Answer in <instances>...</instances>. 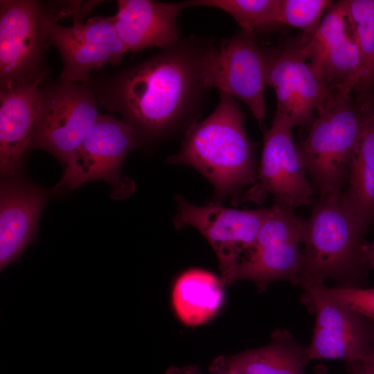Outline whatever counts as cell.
Segmentation results:
<instances>
[{
    "instance_id": "obj_1",
    "label": "cell",
    "mask_w": 374,
    "mask_h": 374,
    "mask_svg": "<svg viewBox=\"0 0 374 374\" xmlns=\"http://www.w3.org/2000/svg\"><path fill=\"white\" fill-rule=\"evenodd\" d=\"M215 44L197 37L180 39L130 66L91 79L98 104L118 113L141 145L186 130L208 90L206 70Z\"/></svg>"
},
{
    "instance_id": "obj_2",
    "label": "cell",
    "mask_w": 374,
    "mask_h": 374,
    "mask_svg": "<svg viewBox=\"0 0 374 374\" xmlns=\"http://www.w3.org/2000/svg\"><path fill=\"white\" fill-rule=\"evenodd\" d=\"M244 114L231 96L220 92L213 112L184 132L179 150L167 158L170 164L189 166L214 188L212 202L232 204L255 182L256 146L248 136Z\"/></svg>"
},
{
    "instance_id": "obj_3",
    "label": "cell",
    "mask_w": 374,
    "mask_h": 374,
    "mask_svg": "<svg viewBox=\"0 0 374 374\" xmlns=\"http://www.w3.org/2000/svg\"><path fill=\"white\" fill-rule=\"evenodd\" d=\"M368 227L341 191L319 197L303 220L299 285L333 280L337 287H363L370 269L363 250Z\"/></svg>"
},
{
    "instance_id": "obj_4",
    "label": "cell",
    "mask_w": 374,
    "mask_h": 374,
    "mask_svg": "<svg viewBox=\"0 0 374 374\" xmlns=\"http://www.w3.org/2000/svg\"><path fill=\"white\" fill-rule=\"evenodd\" d=\"M81 1H0V91L42 84L51 69L48 27L82 10Z\"/></svg>"
},
{
    "instance_id": "obj_5",
    "label": "cell",
    "mask_w": 374,
    "mask_h": 374,
    "mask_svg": "<svg viewBox=\"0 0 374 374\" xmlns=\"http://www.w3.org/2000/svg\"><path fill=\"white\" fill-rule=\"evenodd\" d=\"M347 89L331 91L306 137L297 145L301 162L319 197L341 192L364 112Z\"/></svg>"
},
{
    "instance_id": "obj_6",
    "label": "cell",
    "mask_w": 374,
    "mask_h": 374,
    "mask_svg": "<svg viewBox=\"0 0 374 374\" xmlns=\"http://www.w3.org/2000/svg\"><path fill=\"white\" fill-rule=\"evenodd\" d=\"M98 104L89 85L44 80L30 150L47 151L64 168L99 116Z\"/></svg>"
},
{
    "instance_id": "obj_7",
    "label": "cell",
    "mask_w": 374,
    "mask_h": 374,
    "mask_svg": "<svg viewBox=\"0 0 374 374\" xmlns=\"http://www.w3.org/2000/svg\"><path fill=\"white\" fill-rule=\"evenodd\" d=\"M175 227L190 226L200 232L216 255L223 285L235 282L241 254L252 249L271 207L241 210L212 202L198 206L179 194L175 195Z\"/></svg>"
},
{
    "instance_id": "obj_8",
    "label": "cell",
    "mask_w": 374,
    "mask_h": 374,
    "mask_svg": "<svg viewBox=\"0 0 374 374\" xmlns=\"http://www.w3.org/2000/svg\"><path fill=\"white\" fill-rule=\"evenodd\" d=\"M292 130L285 121L275 116L271 127L263 129V145L255 182L233 205L248 202L260 204L269 195L274 197L275 204L294 210L312 204L315 190L307 177Z\"/></svg>"
},
{
    "instance_id": "obj_9",
    "label": "cell",
    "mask_w": 374,
    "mask_h": 374,
    "mask_svg": "<svg viewBox=\"0 0 374 374\" xmlns=\"http://www.w3.org/2000/svg\"><path fill=\"white\" fill-rule=\"evenodd\" d=\"M140 145L139 136L125 121L99 114L55 190L71 191L85 182L103 180L111 185L114 195L124 196L132 186L123 183L121 168L130 152Z\"/></svg>"
},
{
    "instance_id": "obj_10",
    "label": "cell",
    "mask_w": 374,
    "mask_h": 374,
    "mask_svg": "<svg viewBox=\"0 0 374 374\" xmlns=\"http://www.w3.org/2000/svg\"><path fill=\"white\" fill-rule=\"evenodd\" d=\"M303 220L294 209L271 206L252 249L239 262L235 281H251L260 292L276 281L299 285Z\"/></svg>"
},
{
    "instance_id": "obj_11",
    "label": "cell",
    "mask_w": 374,
    "mask_h": 374,
    "mask_svg": "<svg viewBox=\"0 0 374 374\" xmlns=\"http://www.w3.org/2000/svg\"><path fill=\"white\" fill-rule=\"evenodd\" d=\"M269 53L258 43L254 32L241 29L215 45L206 70V84L242 101L261 123L266 114Z\"/></svg>"
},
{
    "instance_id": "obj_12",
    "label": "cell",
    "mask_w": 374,
    "mask_h": 374,
    "mask_svg": "<svg viewBox=\"0 0 374 374\" xmlns=\"http://www.w3.org/2000/svg\"><path fill=\"white\" fill-rule=\"evenodd\" d=\"M301 301L315 315L310 361L337 359L349 366L374 352V321L302 287Z\"/></svg>"
},
{
    "instance_id": "obj_13",
    "label": "cell",
    "mask_w": 374,
    "mask_h": 374,
    "mask_svg": "<svg viewBox=\"0 0 374 374\" xmlns=\"http://www.w3.org/2000/svg\"><path fill=\"white\" fill-rule=\"evenodd\" d=\"M80 19V15H73L71 27L51 24L48 36L63 62L58 80L89 86L93 70L105 65L118 66L128 51L118 34L113 16L93 17L84 24Z\"/></svg>"
},
{
    "instance_id": "obj_14",
    "label": "cell",
    "mask_w": 374,
    "mask_h": 374,
    "mask_svg": "<svg viewBox=\"0 0 374 374\" xmlns=\"http://www.w3.org/2000/svg\"><path fill=\"white\" fill-rule=\"evenodd\" d=\"M301 49L329 91H354L360 78L359 49L344 0L332 3L317 28L299 39Z\"/></svg>"
},
{
    "instance_id": "obj_15",
    "label": "cell",
    "mask_w": 374,
    "mask_h": 374,
    "mask_svg": "<svg viewBox=\"0 0 374 374\" xmlns=\"http://www.w3.org/2000/svg\"><path fill=\"white\" fill-rule=\"evenodd\" d=\"M267 86L276 94L274 116L293 128L310 125L330 92L303 54L299 39L269 53Z\"/></svg>"
},
{
    "instance_id": "obj_16",
    "label": "cell",
    "mask_w": 374,
    "mask_h": 374,
    "mask_svg": "<svg viewBox=\"0 0 374 374\" xmlns=\"http://www.w3.org/2000/svg\"><path fill=\"white\" fill-rule=\"evenodd\" d=\"M44 189L19 176L1 179L0 269L15 261L35 240L40 215L48 200Z\"/></svg>"
},
{
    "instance_id": "obj_17",
    "label": "cell",
    "mask_w": 374,
    "mask_h": 374,
    "mask_svg": "<svg viewBox=\"0 0 374 374\" xmlns=\"http://www.w3.org/2000/svg\"><path fill=\"white\" fill-rule=\"evenodd\" d=\"M41 84L0 91V171L2 179L17 177L30 151Z\"/></svg>"
},
{
    "instance_id": "obj_18",
    "label": "cell",
    "mask_w": 374,
    "mask_h": 374,
    "mask_svg": "<svg viewBox=\"0 0 374 374\" xmlns=\"http://www.w3.org/2000/svg\"><path fill=\"white\" fill-rule=\"evenodd\" d=\"M113 16L118 34L128 51L134 53L146 48L160 49L174 45L181 39L177 24L184 1L119 0Z\"/></svg>"
},
{
    "instance_id": "obj_19",
    "label": "cell",
    "mask_w": 374,
    "mask_h": 374,
    "mask_svg": "<svg viewBox=\"0 0 374 374\" xmlns=\"http://www.w3.org/2000/svg\"><path fill=\"white\" fill-rule=\"evenodd\" d=\"M310 362L307 346L286 329L277 328L267 345L231 355H220L210 366L213 374L233 371L240 374H305Z\"/></svg>"
},
{
    "instance_id": "obj_20",
    "label": "cell",
    "mask_w": 374,
    "mask_h": 374,
    "mask_svg": "<svg viewBox=\"0 0 374 374\" xmlns=\"http://www.w3.org/2000/svg\"><path fill=\"white\" fill-rule=\"evenodd\" d=\"M221 279L201 268L183 271L175 280L172 290V305L182 323L197 326L211 320L224 302Z\"/></svg>"
},
{
    "instance_id": "obj_21",
    "label": "cell",
    "mask_w": 374,
    "mask_h": 374,
    "mask_svg": "<svg viewBox=\"0 0 374 374\" xmlns=\"http://www.w3.org/2000/svg\"><path fill=\"white\" fill-rule=\"evenodd\" d=\"M345 202L369 226L374 223V109L364 112L349 163Z\"/></svg>"
},
{
    "instance_id": "obj_22",
    "label": "cell",
    "mask_w": 374,
    "mask_h": 374,
    "mask_svg": "<svg viewBox=\"0 0 374 374\" xmlns=\"http://www.w3.org/2000/svg\"><path fill=\"white\" fill-rule=\"evenodd\" d=\"M346 15L362 60L359 80L354 89L362 111L371 108L374 80V0H344Z\"/></svg>"
},
{
    "instance_id": "obj_23",
    "label": "cell",
    "mask_w": 374,
    "mask_h": 374,
    "mask_svg": "<svg viewBox=\"0 0 374 374\" xmlns=\"http://www.w3.org/2000/svg\"><path fill=\"white\" fill-rule=\"evenodd\" d=\"M184 3L186 8L204 6L222 10L245 30L254 32L279 24V0H189Z\"/></svg>"
},
{
    "instance_id": "obj_24",
    "label": "cell",
    "mask_w": 374,
    "mask_h": 374,
    "mask_svg": "<svg viewBox=\"0 0 374 374\" xmlns=\"http://www.w3.org/2000/svg\"><path fill=\"white\" fill-rule=\"evenodd\" d=\"M332 3L330 0H279V24L312 34Z\"/></svg>"
},
{
    "instance_id": "obj_25",
    "label": "cell",
    "mask_w": 374,
    "mask_h": 374,
    "mask_svg": "<svg viewBox=\"0 0 374 374\" xmlns=\"http://www.w3.org/2000/svg\"><path fill=\"white\" fill-rule=\"evenodd\" d=\"M325 299L374 321V287H329L325 283H304Z\"/></svg>"
},
{
    "instance_id": "obj_26",
    "label": "cell",
    "mask_w": 374,
    "mask_h": 374,
    "mask_svg": "<svg viewBox=\"0 0 374 374\" xmlns=\"http://www.w3.org/2000/svg\"><path fill=\"white\" fill-rule=\"evenodd\" d=\"M165 374H202L199 368L193 364L186 365L183 366H170ZM214 374H230L229 373H220Z\"/></svg>"
},
{
    "instance_id": "obj_27",
    "label": "cell",
    "mask_w": 374,
    "mask_h": 374,
    "mask_svg": "<svg viewBox=\"0 0 374 374\" xmlns=\"http://www.w3.org/2000/svg\"><path fill=\"white\" fill-rule=\"evenodd\" d=\"M355 364L358 366L365 374H374V352Z\"/></svg>"
},
{
    "instance_id": "obj_28",
    "label": "cell",
    "mask_w": 374,
    "mask_h": 374,
    "mask_svg": "<svg viewBox=\"0 0 374 374\" xmlns=\"http://www.w3.org/2000/svg\"><path fill=\"white\" fill-rule=\"evenodd\" d=\"M363 250L365 258L370 269H374V242L366 241Z\"/></svg>"
},
{
    "instance_id": "obj_29",
    "label": "cell",
    "mask_w": 374,
    "mask_h": 374,
    "mask_svg": "<svg viewBox=\"0 0 374 374\" xmlns=\"http://www.w3.org/2000/svg\"><path fill=\"white\" fill-rule=\"evenodd\" d=\"M350 368L353 374H365L363 371L355 364L350 366Z\"/></svg>"
},
{
    "instance_id": "obj_30",
    "label": "cell",
    "mask_w": 374,
    "mask_h": 374,
    "mask_svg": "<svg viewBox=\"0 0 374 374\" xmlns=\"http://www.w3.org/2000/svg\"><path fill=\"white\" fill-rule=\"evenodd\" d=\"M226 373H229L230 374H240V373H236V372H233V371H229V372H226Z\"/></svg>"
},
{
    "instance_id": "obj_31",
    "label": "cell",
    "mask_w": 374,
    "mask_h": 374,
    "mask_svg": "<svg viewBox=\"0 0 374 374\" xmlns=\"http://www.w3.org/2000/svg\"><path fill=\"white\" fill-rule=\"evenodd\" d=\"M373 85H374V80H373Z\"/></svg>"
}]
</instances>
